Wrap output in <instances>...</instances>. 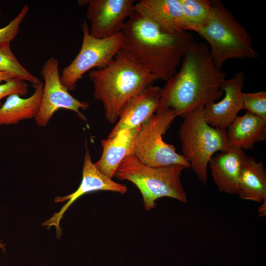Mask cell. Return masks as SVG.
Wrapping results in <instances>:
<instances>
[{
    "instance_id": "cell-17",
    "label": "cell",
    "mask_w": 266,
    "mask_h": 266,
    "mask_svg": "<svg viewBox=\"0 0 266 266\" xmlns=\"http://www.w3.org/2000/svg\"><path fill=\"white\" fill-rule=\"evenodd\" d=\"M230 147L243 150L253 149L266 138V120L246 112L237 116L227 129Z\"/></svg>"
},
{
    "instance_id": "cell-10",
    "label": "cell",
    "mask_w": 266,
    "mask_h": 266,
    "mask_svg": "<svg viewBox=\"0 0 266 266\" xmlns=\"http://www.w3.org/2000/svg\"><path fill=\"white\" fill-rule=\"evenodd\" d=\"M134 0H78L87 6L86 17L90 22V34L105 38L121 32L126 21L134 12Z\"/></svg>"
},
{
    "instance_id": "cell-13",
    "label": "cell",
    "mask_w": 266,
    "mask_h": 266,
    "mask_svg": "<svg viewBox=\"0 0 266 266\" xmlns=\"http://www.w3.org/2000/svg\"><path fill=\"white\" fill-rule=\"evenodd\" d=\"M162 93V88L151 85L132 98L122 110L108 137L122 130L139 127L148 120L158 109Z\"/></svg>"
},
{
    "instance_id": "cell-4",
    "label": "cell",
    "mask_w": 266,
    "mask_h": 266,
    "mask_svg": "<svg viewBox=\"0 0 266 266\" xmlns=\"http://www.w3.org/2000/svg\"><path fill=\"white\" fill-rule=\"evenodd\" d=\"M190 31L208 42L213 62L218 69L221 70L223 64L229 59L258 57L251 35L220 1H212L208 20Z\"/></svg>"
},
{
    "instance_id": "cell-21",
    "label": "cell",
    "mask_w": 266,
    "mask_h": 266,
    "mask_svg": "<svg viewBox=\"0 0 266 266\" xmlns=\"http://www.w3.org/2000/svg\"><path fill=\"white\" fill-rule=\"evenodd\" d=\"M0 72L11 75L13 78L30 82L35 87L41 81L19 62L10 45L0 47Z\"/></svg>"
},
{
    "instance_id": "cell-5",
    "label": "cell",
    "mask_w": 266,
    "mask_h": 266,
    "mask_svg": "<svg viewBox=\"0 0 266 266\" xmlns=\"http://www.w3.org/2000/svg\"><path fill=\"white\" fill-rule=\"evenodd\" d=\"M187 167L181 165L153 167L142 163L133 154L127 155L120 164L114 176L128 180L141 194L144 208L149 211L156 206V200L163 197L188 202L187 196L180 181L182 171Z\"/></svg>"
},
{
    "instance_id": "cell-22",
    "label": "cell",
    "mask_w": 266,
    "mask_h": 266,
    "mask_svg": "<svg viewBox=\"0 0 266 266\" xmlns=\"http://www.w3.org/2000/svg\"><path fill=\"white\" fill-rule=\"evenodd\" d=\"M243 109L266 120V92L242 93Z\"/></svg>"
},
{
    "instance_id": "cell-1",
    "label": "cell",
    "mask_w": 266,
    "mask_h": 266,
    "mask_svg": "<svg viewBox=\"0 0 266 266\" xmlns=\"http://www.w3.org/2000/svg\"><path fill=\"white\" fill-rule=\"evenodd\" d=\"M181 63L179 70L162 88L157 111L171 109L176 116L183 118L222 96L221 86L226 73L215 66L209 48L204 43H192Z\"/></svg>"
},
{
    "instance_id": "cell-11",
    "label": "cell",
    "mask_w": 266,
    "mask_h": 266,
    "mask_svg": "<svg viewBox=\"0 0 266 266\" xmlns=\"http://www.w3.org/2000/svg\"><path fill=\"white\" fill-rule=\"evenodd\" d=\"M99 191H108L124 194L127 191V187L113 181L100 172L93 163L90 152L87 149L84 155L82 178L79 186L76 191L70 194L55 197V202H66L58 212L55 213L49 219L43 222L42 226L48 229L55 227L56 237L60 239L62 234L60 222L68 208L84 195Z\"/></svg>"
},
{
    "instance_id": "cell-23",
    "label": "cell",
    "mask_w": 266,
    "mask_h": 266,
    "mask_svg": "<svg viewBox=\"0 0 266 266\" xmlns=\"http://www.w3.org/2000/svg\"><path fill=\"white\" fill-rule=\"evenodd\" d=\"M29 7L25 4L18 14L5 26L0 28V47L10 45L19 32L20 25L27 15Z\"/></svg>"
},
{
    "instance_id": "cell-28",
    "label": "cell",
    "mask_w": 266,
    "mask_h": 266,
    "mask_svg": "<svg viewBox=\"0 0 266 266\" xmlns=\"http://www.w3.org/2000/svg\"><path fill=\"white\" fill-rule=\"evenodd\" d=\"M1 15V12L0 11V16Z\"/></svg>"
},
{
    "instance_id": "cell-2",
    "label": "cell",
    "mask_w": 266,
    "mask_h": 266,
    "mask_svg": "<svg viewBox=\"0 0 266 266\" xmlns=\"http://www.w3.org/2000/svg\"><path fill=\"white\" fill-rule=\"evenodd\" d=\"M122 33L121 50L157 80L166 82L177 72L184 53L194 41L187 31L166 33L135 12Z\"/></svg>"
},
{
    "instance_id": "cell-15",
    "label": "cell",
    "mask_w": 266,
    "mask_h": 266,
    "mask_svg": "<svg viewBox=\"0 0 266 266\" xmlns=\"http://www.w3.org/2000/svg\"><path fill=\"white\" fill-rule=\"evenodd\" d=\"M141 126L122 130L114 135L101 141L102 154L94 163L100 172L112 179L122 161L127 155L133 153L136 136Z\"/></svg>"
},
{
    "instance_id": "cell-26",
    "label": "cell",
    "mask_w": 266,
    "mask_h": 266,
    "mask_svg": "<svg viewBox=\"0 0 266 266\" xmlns=\"http://www.w3.org/2000/svg\"><path fill=\"white\" fill-rule=\"evenodd\" d=\"M13 78V76L8 73L0 72V82L2 81L6 82Z\"/></svg>"
},
{
    "instance_id": "cell-9",
    "label": "cell",
    "mask_w": 266,
    "mask_h": 266,
    "mask_svg": "<svg viewBox=\"0 0 266 266\" xmlns=\"http://www.w3.org/2000/svg\"><path fill=\"white\" fill-rule=\"evenodd\" d=\"M59 65L58 60L51 57L45 62L41 71L44 84L40 108L35 117L36 124L40 127L46 126L55 112L61 108L73 111L82 119L86 120L80 110L87 109L89 104L77 100L69 93L61 82Z\"/></svg>"
},
{
    "instance_id": "cell-25",
    "label": "cell",
    "mask_w": 266,
    "mask_h": 266,
    "mask_svg": "<svg viewBox=\"0 0 266 266\" xmlns=\"http://www.w3.org/2000/svg\"><path fill=\"white\" fill-rule=\"evenodd\" d=\"M263 203L259 207L258 212L260 216H265L266 214V199L264 200Z\"/></svg>"
},
{
    "instance_id": "cell-14",
    "label": "cell",
    "mask_w": 266,
    "mask_h": 266,
    "mask_svg": "<svg viewBox=\"0 0 266 266\" xmlns=\"http://www.w3.org/2000/svg\"><path fill=\"white\" fill-rule=\"evenodd\" d=\"M246 156L244 150L230 147L212 157L209 162L211 175L220 192L238 194L241 166Z\"/></svg>"
},
{
    "instance_id": "cell-16",
    "label": "cell",
    "mask_w": 266,
    "mask_h": 266,
    "mask_svg": "<svg viewBox=\"0 0 266 266\" xmlns=\"http://www.w3.org/2000/svg\"><path fill=\"white\" fill-rule=\"evenodd\" d=\"M134 12L166 33L185 31L179 0H140L135 3Z\"/></svg>"
},
{
    "instance_id": "cell-19",
    "label": "cell",
    "mask_w": 266,
    "mask_h": 266,
    "mask_svg": "<svg viewBox=\"0 0 266 266\" xmlns=\"http://www.w3.org/2000/svg\"><path fill=\"white\" fill-rule=\"evenodd\" d=\"M43 84L41 82L35 86L34 92L29 98H23L18 94L8 96L0 107V126L35 118L40 108Z\"/></svg>"
},
{
    "instance_id": "cell-24",
    "label": "cell",
    "mask_w": 266,
    "mask_h": 266,
    "mask_svg": "<svg viewBox=\"0 0 266 266\" xmlns=\"http://www.w3.org/2000/svg\"><path fill=\"white\" fill-rule=\"evenodd\" d=\"M28 91V84L24 80L13 78L4 83L0 84V100L5 97L12 94L24 96Z\"/></svg>"
},
{
    "instance_id": "cell-18",
    "label": "cell",
    "mask_w": 266,
    "mask_h": 266,
    "mask_svg": "<svg viewBox=\"0 0 266 266\" xmlns=\"http://www.w3.org/2000/svg\"><path fill=\"white\" fill-rule=\"evenodd\" d=\"M238 195L241 199L261 202L266 199V170L264 163L247 155L240 170Z\"/></svg>"
},
{
    "instance_id": "cell-3",
    "label": "cell",
    "mask_w": 266,
    "mask_h": 266,
    "mask_svg": "<svg viewBox=\"0 0 266 266\" xmlns=\"http://www.w3.org/2000/svg\"><path fill=\"white\" fill-rule=\"evenodd\" d=\"M94 97L103 104L104 116L115 123L128 101L157 80L121 50L107 66L89 74Z\"/></svg>"
},
{
    "instance_id": "cell-6",
    "label": "cell",
    "mask_w": 266,
    "mask_h": 266,
    "mask_svg": "<svg viewBox=\"0 0 266 266\" xmlns=\"http://www.w3.org/2000/svg\"><path fill=\"white\" fill-rule=\"evenodd\" d=\"M203 108L198 107L183 118L179 134L182 155L199 180L205 185L210 160L215 153L226 151L230 147L227 130L209 125L204 119Z\"/></svg>"
},
{
    "instance_id": "cell-12",
    "label": "cell",
    "mask_w": 266,
    "mask_h": 266,
    "mask_svg": "<svg viewBox=\"0 0 266 266\" xmlns=\"http://www.w3.org/2000/svg\"><path fill=\"white\" fill-rule=\"evenodd\" d=\"M245 76L242 71L230 79H225L221 86L224 97L217 102H212L203 108V116L211 126L227 130L243 109L242 88Z\"/></svg>"
},
{
    "instance_id": "cell-27",
    "label": "cell",
    "mask_w": 266,
    "mask_h": 266,
    "mask_svg": "<svg viewBox=\"0 0 266 266\" xmlns=\"http://www.w3.org/2000/svg\"><path fill=\"white\" fill-rule=\"evenodd\" d=\"M0 248H1L3 251H5V245L3 243H2L0 240Z\"/></svg>"
},
{
    "instance_id": "cell-7",
    "label": "cell",
    "mask_w": 266,
    "mask_h": 266,
    "mask_svg": "<svg viewBox=\"0 0 266 266\" xmlns=\"http://www.w3.org/2000/svg\"><path fill=\"white\" fill-rule=\"evenodd\" d=\"M176 117L171 109L159 110L141 125L133 154L142 163L153 167L177 164L190 167L183 155L177 153L175 147L163 138Z\"/></svg>"
},
{
    "instance_id": "cell-8",
    "label": "cell",
    "mask_w": 266,
    "mask_h": 266,
    "mask_svg": "<svg viewBox=\"0 0 266 266\" xmlns=\"http://www.w3.org/2000/svg\"><path fill=\"white\" fill-rule=\"evenodd\" d=\"M81 29L83 40L80 50L61 75V82L68 91L75 89L78 80L87 71L108 65L122 48V32L109 37L97 38L90 34L86 20L81 25Z\"/></svg>"
},
{
    "instance_id": "cell-20",
    "label": "cell",
    "mask_w": 266,
    "mask_h": 266,
    "mask_svg": "<svg viewBox=\"0 0 266 266\" xmlns=\"http://www.w3.org/2000/svg\"><path fill=\"white\" fill-rule=\"evenodd\" d=\"M182 12L184 30L204 24L209 19L212 10V1L208 0H179Z\"/></svg>"
}]
</instances>
